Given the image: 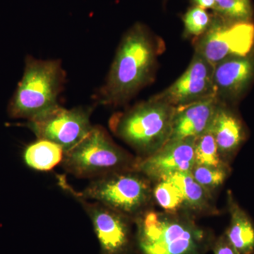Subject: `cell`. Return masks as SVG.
Instances as JSON below:
<instances>
[{
    "mask_svg": "<svg viewBox=\"0 0 254 254\" xmlns=\"http://www.w3.org/2000/svg\"><path fill=\"white\" fill-rule=\"evenodd\" d=\"M158 49L148 28L135 23L124 35L104 84L94 95L103 105L125 104L153 76Z\"/></svg>",
    "mask_w": 254,
    "mask_h": 254,
    "instance_id": "1",
    "label": "cell"
},
{
    "mask_svg": "<svg viewBox=\"0 0 254 254\" xmlns=\"http://www.w3.org/2000/svg\"><path fill=\"white\" fill-rule=\"evenodd\" d=\"M189 212L148 209L134 218L135 246L140 254H205L215 239Z\"/></svg>",
    "mask_w": 254,
    "mask_h": 254,
    "instance_id": "2",
    "label": "cell"
},
{
    "mask_svg": "<svg viewBox=\"0 0 254 254\" xmlns=\"http://www.w3.org/2000/svg\"><path fill=\"white\" fill-rule=\"evenodd\" d=\"M66 81V73L58 60L26 57L21 81L8 105L10 118L31 120L54 109Z\"/></svg>",
    "mask_w": 254,
    "mask_h": 254,
    "instance_id": "3",
    "label": "cell"
},
{
    "mask_svg": "<svg viewBox=\"0 0 254 254\" xmlns=\"http://www.w3.org/2000/svg\"><path fill=\"white\" fill-rule=\"evenodd\" d=\"M176 107L151 98L110 120L112 131L141 158L153 154L171 136Z\"/></svg>",
    "mask_w": 254,
    "mask_h": 254,
    "instance_id": "4",
    "label": "cell"
},
{
    "mask_svg": "<svg viewBox=\"0 0 254 254\" xmlns=\"http://www.w3.org/2000/svg\"><path fill=\"white\" fill-rule=\"evenodd\" d=\"M59 182L71 195L99 202L133 220L149 209L153 198L152 182L134 169L94 179L82 191L73 190L63 177H60Z\"/></svg>",
    "mask_w": 254,
    "mask_h": 254,
    "instance_id": "5",
    "label": "cell"
},
{
    "mask_svg": "<svg viewBox=\"0 0 254 254\" xmlns=\"http://www.w3.org/2000/svg\"><path fill=\"white\" fill-rule=\"evenodd\" d=\"M136 159L114 143L103 127L94 126L67 152L61 165L78 178H98L108 174L133 169Z\"/></svg>",
    "mask_w": 254,
    "mask_h": 254,
    "instance_id": "6",
    "label": "cell"
},
{
    "mask_svg": "<svg viewBox=\"0 0 254 254\" xmlns=\"http://www.w3.org/2000/svg\"><path fill=\"white\" fill-rule=\"evenodd\" d=\"M92 107L66 109L58 105L39 118L28 120L26 127L37 137L59 145L64 153L78 144L89 133Z\"/></svg>",
    "mask_w": 254,
    "mask_h": 254,
    "instance_id": "7",
    "label": "cell"
},
{
    "mask_svg": "<svg viewBox=\"0 0 254 254\" xmlns=\"http://www.w3.org/2000/svg\"><path fill=\"white\" fill-rule=\"evenodd\" d=\"M91 220L102 254H131L135 246L134 220L99 203L73 195Z\"/></svg>",
    "mask_w": 254,
    "mask_h": 254,
    "instance_id": "8",
    "label": "cell"
},
{
    "mask_svg": "<svg viewBox=\"0 0 254 254\" xmlns=\"http://www.w3.org/2000/svg\"><path fill=\"white\" fill-rule=\"evenodd\" d=\"M196 44V54L215 66L235 57H245L254 45V25L247 21L232 25L210 23Z\"/></svg>",
    "mask_w": 254,
    "mask_h": 254,
    "instance_id": "9",
    "label": "cell"
},
{
    "mask_svg": "<svg viewBox=\"0 0 254 254\" xmlns=\"http://www.w3.org/2000/svg\"><path fill=\"white\" fill-rule=\"evenodd\" d=\"M195 138L171 140L153 154L136 159L133 169L150 182L165 180L173 174L190 172L195 165Z\"/></svg>",
    "mask_w": 254,
    "mask_h": 254,
    "instance_id": "10",
    "label": "cell"
},
{
    "mask_svg": "<svg viewBox=\"0 0 254 254\" xmlns=\"http://www.w3.org/2000/svg\"><path fill=\"white\" fill-rule=\"evenodd\" d=\"M213 70V66L195 53L185 73L166 90L153 98L179 107L208 97H216Z\"/></svg>",
    "mask_w": 254,
    "mask_h": 254,
    "instance_id": "11",
    "label": "cell"
},
{
    "mask_svg": "<svg viewBox=\"0 0 254 254\" xmlns=\"http://www.w3.org/2000/svg\"><path fill=\"white\" fill-rule=\"evenodd\" d=\"M217 97L176 107L170 140L199 136L208 129L218 108Z\"/></svg>",
    "mask_w": 254,
    "mask_h": 254,
    "instance_id": "12",
    "label": "cell"
},
{
    "mask_svg": "<svg viewBox=\"0 0 254 254\" xmlns=\"http://www.w3.org/2000/svg\"><path fill=\"white\" fill-rule=\"evenodd\" d=\"M254 73V62L247 56L235 57L220 62L214 66L215 96L240 93L248 84Z\"/></svg>",
    "mask_w": 254,
    "mask_h": 254,
    "instance_id": "13",
    "label": "cell"
},
{
    "mask_svg": "<svg viewBox=\"0 0 254 254\" xmlns=\"http://www.w3.org/2000/svg\"><path fill=\"white\" fill-rule=\"evenodd\" d=\"M213 133L220 155L227 156L235 153L243 142V128L238 119L230 112L218 106L209 127Z\"/></svg>",
    "mask_w": 254,
    "mask_h": 254,
    "instance_id": "14",
    "label": "cell"
},
{
    "mask_svg": "<svg viewBox=\"0 0 254 254\" xmlns=\"http://www.w3.org/2000/svg\"><path fill=\"white\" fill-rule=\"evenodd\" d=\"M230 222L225 235L237 254H254V225L232 195L228 196Z\"/></svg>",
    "mask_w": 254,
    "mask_h": 254,
    "instance_id": "15",
    "label": "cell"
},
{
    "mask_svg": "<svg viewBox=\"0 0 254 254\" xmlns=\"http://www.w3.org/2000/svg\"><path fill=\"white\" fill-rule=\"evenodd\" d=\"M165 180L173 182L181 190L186 211L197 214H214L216 212L212 193L195 181L190 172L173 174Z\"/></svg>",
    "mask_w": 254,
    "mask_h": 254,
    "instance_id": "16",
    "label": "cell"
},
{
    "mask_svg": "<svg viewBox=\"0 0 254 254\" xmlns=\"http://www.w3.org/2000/svg\"><path fill=\"white\" fill-rule=\"evenodd\" d=\"M64 155L59 145L47 140L37 139L23 150V159L28 168L37 171H50L61 164Z\"/></svg>",
    "mask_w": 254,
    "mask_h": 254,
    "instance_id": "17",
    "label": "cell"
},
{
    "mask_svg": "<svg viewBox=\"0 0 254 254\" xmlns=\"http://www.w3.org/2000/svg\"><path fill=\"white\" fill-rule=\"evenodd\" d=\"M153 187V198L165 212L178 213L185 210V200L181 190L169 180L155 182Z\"/></svg>",
    "mask_w": 254,
    "mask_h": 254,
    "instance_id": "18",
    "label": "cell"
},
{
    "mask_svg": "<svg viewBox=\"0 0 254 254\" xmlns=\"http://www.w3.org/2000/svg\"><path fill=\"white\" fill-rule=\"evenodd\" d=\"M195 164L206 166H226L222 161L213 133L207 130L196 137L194 143Z\"/></svg>",
    "mask_w": 254,
    "mask_h": 254,
    "instance_id": "19",
    "label": "cell"
},
{
    "mask_svg": "<svg viewBox=\"0 0 254 254\" xmlns=\"http://www.w3.org/2000/svg\"><path fill=\"white\" fill-rule=\"evenodd\" d=\"M190 174L200 186L212 193L226 180L227 169V166L215 168L195 164Z\"/></svg>",
    "mask_w": 254,
    "mask_h": 254,
    "instance_id": "20",
    "label": "cell"
},
{
    "mask_svg": "<svg viewBox=\"0 0 254 254\" xmlns=\"http://www.w3.org/2000/svg\"><path fill=\"white\" fill-rule=\"evenodd\" d=\"M214 9L222 16L247 21L252 14L250 0H215Z\"/></svg>",
    "mask_w": 254,
    "mask_h": 254,
    "instance_id": "21",
    "label": "cell"
},
{
    "mask_svg": "<svg viewBox=\"0 0 254 254\" xmlns=\"http://www.w3.org/2000/svg\"><path fill=\"white\" fill-rule=\"evenodd\" d=\"M184 23L187 33L200 36L210 27L211 21L205 9L195 6L190 8L185 15Z\"/></svg>",
    "mask_w": 254,
    "mask_h": 254,
    "instance_id": "22",
    "label": "cell"
},
{
    "mask_svg": "<svg viewBox=\"0 0 254 254\" xmlns=\"http://www.w3.org/2000/svg\"><path fill=\"white\" fill-rule=\"evenodd\" d=\"M211 250L213 251L214 254H237L225 234L215 239Z\"/></svg>",
    "mask_w": 254,
    "mask_h": 254,
    "instance_id": "23",
    "label": "cell"
},
{
    "mask_svg": "<svg viewBox=\"0 0 254 254\" xmlns=\"http://www.w3.org/2000/svg\"><path fill=\"white\" fill-rule=\"evenodd\" d=\"M195 6L203 9H213L215 8V0H193Z\"/></svg>",
    "mask_w": 254,
    "mask_h": 254,
    "instance_id": "24",
    "label": "cell"
}]
</instances>
